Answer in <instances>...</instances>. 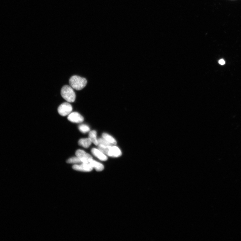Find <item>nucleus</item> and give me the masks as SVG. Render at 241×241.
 <instances>
[{
    "label": "nucleus",
    "mask_w": 241,
    "mask_h": 241,
    "mask_svg": "<svg viewBox=\"0 0 241 241\" xmlns=\"http://www.w3.org/2000/svg\"><path fill=\"white\" fill-rule=\"evenodd\" d=\"M70 86L71 87L77 90H80L86 86L87 81L86 78L78 76H73L69 80Z\"/></svg>",
    "instance_id": "1"
},
{
    "label": "nucleus",
    "mask_w": 241,
    "mask_h": 241,
    "mask_svg": "<svg viewBox=\"0 0 241 241\" xmlns=\"http://www.w3.org/2000/svg\"><path fill=\"white\" fill-rule=\"evenodd\" d=\"M61 94L62 97L66 101L69 103L74 102L76 95L73 89L71 86H64L61 89Z\"/></svg>",
    "instance_id": "2"
},
{
    "label": "nucleus",
    "mask_w": 241,
    "mask_h": 241,
    "mask_svg": "<svg viewBox=\"0 0 241 241\" xmlns=\"http://www.w3.org/2000/svg\"><path fill=\"white\" fill-rule=\"evenodd\" d=\"M72 110V106L68 103H64L61 104L58 109V112L60 115L65 116L68 115Z\"/></svg>",
    "instance_id": "3"
},
{
    "label": "nucleus",
    "mask_w": 241,
    "mask_h": 241,
    "mask_svg": "<svg viewBox=\"0 0 241 241\" xmlns=\"http://www.w3.org/2000/svg\"><path fill=\"white\" fill-rule=\"evenodd\" d=\"M75 155L80 159L82 163L89 164V162L93 159L91 155L82 150H77L76 152Z\"/></svg>",
    "instance_id": "4"
},
{
    "label": "nucleus",
    "mask_w": 241,
    "mask_h": 241,
    "mask_svg": "<svg viewBox=\"0 0 241 241\" xmlns=\"http://www.w3.org/2000/svg\"><path fill=\"white\" fill-rule=\"evenodd\" d=\"M106 155L112 157L118 158L122 155V152L120 148L115 146H109Z\"/></svg>",
    "instance_id": "5"
},
{
    "label": "nucleus",
    "mask_w": 241,
    "mask_h": 241,
    "mask_svg": "<svg viewBox=\"0 0 241 241\" xmlns=\"http://www.w3.org/2000/svg\"><path fill=\"white\" fill-rule=\"evenodd\" d=\"M72 168L75 170L83 172H90L93 169V168L89 164L83 163L80 164H74Z\"/></svg>",
    "instance_id": "6"
},
{
    "label": "nucleus",
    "mask_w": 241,
    "mask_h": 241,
    "mask_svg": "<svg viewBox=\"0 0 241 241\" xmlns=\"http://www.w3.org/2000/svg\"><path fill=\"white\" fill-rule=\"evenodd\" d=\"M68 119L70 121L77 123H82L84 120L83 116L77 112L70 113L68 115Z\"/></svg>",
    "instance_id": "7"
},
{
    "label": "nucleus",
    "mask_w": 241,
    "mask_h": 241,
    "mask_svg": "<svg viewBox=\"0 0 241 241\" xmlns=\"http://www.w3.org/2000/svg\"><path fill=\"white\" fill-rule=\"evenodd\" d=\"M91 152L92 155L96 156V158L102 161H106L107 160L108 157L104 153L99 149L96 148H92Z\"/></svg>",
    "instance_id": "8"
},
{
    "label": "nucleus",
    "mask_w": 241,
    "mask_h": 241,
    "mask_svg": "<svg viewBox=\"0 0 241 241\" xmlns=\"http://www.w3.org/2000/svg\"><path fill=\"white\" fill-rule=\"evenodd\" d=\"M89 164L93 168V169L94 168L97 171H102L104 169V166L102 164L94 160L93 159H92L89 162Z\"/></svg>",
    "instance_id": "9"
},
{
    "label": "nucleus",
    "mask_w": 241,
    "mask_h": 241,
    "mask_svg": "<svg viewBox=\"0 0 241 241\" xmlns=\"http://www.w3.org/2000/svg\"><path fill=\"white\" fill-rule=\"evenodd\" d=\"M92 142L89 138L80 139L78 144L80 146L85 148H88L90 146Z\"/></svg>",
    "instance_id": "10"
},
{
    "label": "nucleus",
    "mask_w": 241,
    "mask_h": 241,
    "mask_svg": "<svg viewBox=\"0 0 241 241\" xmlns=\"http://www.w3.org/2000/svg\"><path fill=\"white\" fill-rule=\"evenodd\" d=\"M102 137L111 145H116L117 144L116 140L112 136L106 133H103L102 134Z\"/></svg>",
    "instance_id": "11"
},
{
    "label": "nucleus",
    "mask_w": 241,
    "mask_h": 241,
    "mask_svg": "<svg viewBox=\"0 0 241 241\" xmlns=\"http://www.w3.org/2000/svg\"><path fill=\"white\" fill-rule=\"evenodd\" d=\"M89 138L91 139L92 143L95 145H98V139L97 138V132L95 130H92L89 132Z\"/></svg>",
    "instance_id": "12"
},
{
    "label": "nucleus",
    "mask_w": 241,
    "mask_h": 241,
    "mask_svg": "<svg viewBox=\"0 0 241 241\" xmlns=\"http://www.w3.org/2000/svg\"><path fill=\"white\" fill-rule=\"evenodd\" d=\"M67 162L68 164H75L82 163L80 159L77 156L69 158L67 161Z\"/></svg>",
    "instance_id": "13"
},
{
    "label": "nucleus",
    "mask_w": 241,
    "mask_h": 241,
    "mask_svg": "<svg viewBox=\"0 0 241 241\" xmlns=\"http://www.w3.org/2000/svg\"><path fill=\"white\" fill-rule=\"evenodd\" d=\"M78 129L81 132L86 133L89 132L90 130V128L86 124L80 125L78 127Z\"/></svg>",
    "instance_id": "14"
},
{
    "label": "nucleus",
    "mask_w": 241,
    "mask_h": 241,
    "mask_svg": "<svg viewBox=\"0 0 241 241\" xmlns=\"http://www.w3.org/2000/svg\"><path fill=\"white\" fill-rule=\"evenodd\" d=\"M98 142H99V144H101L104 145H111L110 144H109L108 142L106 141L104 138H100L98 139Z\"/></svg>",
    "instance_id": "15"
},
{
    "label": "nucleus",
    "mask_w": 241,
    "mask_h": 241,
    "mask_svg": "<svg viewBox=\"0 0 241 241\" xmlns=\"http://www.w3.org/2000/svg\"><path fill=\"white\" fill-rule=\"evenodd\" d=\"M218 62L221 65H223L225 63V61L223 59L220 60Z\"/></svg>",
    "instance_id": "16"
}]
</instances>
